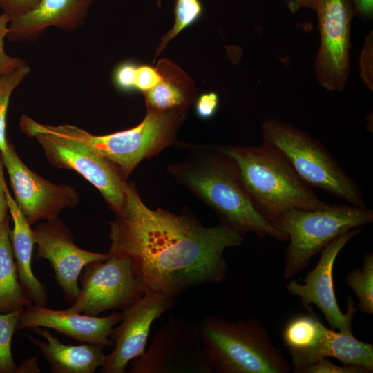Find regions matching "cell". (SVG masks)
Listing matches in <instances>:
<instances>
[{
  "instance_id": "obj_15",
  "label": "cell",
  "mask_w": 373,
  "mask_h": 373,
  "mask_svg": "<svg viewBox=\"0 0 373 373\" xmlns=\"http://www.w3.org/2000/svg\"><path fill=\"white\" fill-rule=\"evenodd\" d=\"M33 233L37 245L35 258H45L50 262L65 298L73 304L79 293L78 280L84 267L107 260L110 254L89 251L77 246L70 230L58 218L38 224Z\"/></svg>"
},
{
  "instance_id": "obj_6",
  "label": "cell",
  "mask_w": 373,
  "mask_h": 373,
  "mask_svg": "<svg viewBox=\"0 0 373 373\" xmlns=\"http://www.w3.org/2000/svg\"><path fill=\"white\" fill-rule=\"evenodd\" d=\"M373 221L365 207L332 204L317 210L291 209L271 224L289 240L283 277L290 278L305 269L312 258L343 233Z\"/></svg>"
},
{
  "instance_id": "obj_28",
  "label": "cell",
  "mask_w": 373,
  "mask_h": 373,
  "mask_svg": "<svg viewBox=\"0 0 373 373\" xmlns=\"http://www.w3.org/2000/svg\"><path fill=\"white\" fill-rule=\"evenodd\" d=\"M10 22V19L5 14L0 13V77L27 65L23 59L17 57H12L5 50L4 41L7 37Z\"/></svg>"
},
{
  "instance_id": "obj_5",
  "label": "cell",
  "mask_w": 373,
  "mask_h": 373,
  "mask_svg": "<svg viewBox=\"0 0 373 373\" xmlns=\"http://www.w3.org/2000/svg\"><path fill=\"white\" fill-rule=\"evenodd\" d=\"M186 115L187 110L159 112L146 109L144 119L136 126L103 135H95L68 124H44V127L86 144L114 164L128 178L140 162L150 159L175 142Z\"/></svg>"
},
{
  "instance_id": "obj_36",
  "label": "cell",
  "mask_w": 373,
  "mask_h": 373,
  "mask_svg": "<svg viewBox=\"0 0 373 373\" xmlns=\"http://www.w3.org/2000/svg\"><path fill=\"white\" fill-rule=\"evenodd\" d=\"M287 8L291 12H295L302 8H309L313 9L314 0H283Z\"/></svg>"
},
{
  "instance_id": "obj_25",
  "label": "cell",
  "mask_w": 373,
  "mask_h": 373,
  "mask_svg": "<svg viewBox=\"0 0 373 373\" xmlns=\"http://www.w3.org/2000/svg\"><path fill=\"white\" fill-rule=\"evenodd\" d=\"M175 22L172 28L164 35L157 48L154 61L169 42L201 17L203 7L200 0H176L174 6Z\"/></svg>"
},
{
  "instance_id": "obj_2",
  "label": "cell",
  "mask_w": 373,
  "mask_h": 373,
  "mask_svg": "<svg viewBox=\"0 0 373 373\" xmlns=\"http://www.w3.org/2000/svg\"><path fill=\"white\" fill-rule=\"evenodd\" d=\"M180 162L169 164L168 172L212 209L220 224L242 236L254 233L279 241L289 240L255 209L233 160L216 146H191Z\"/></svg>"
},
{
  "instance_id": "obj_21",
  "label": "cell",
  "mask_w": 373,
  "mask_h": 373,
  "mask_svg": "<svg viewBox=\"0 0 373 373\" xmlns=\"http://www.w3.org/2000/svg\"><path fill=\"white\" fill-rule=\"evenodd\" d=\"M156 68L161 79L143 93L146 109L159 112L188 110L198 97L193 79L169 59H160Z\"/></svg>"
},
{
  "instance_id": "obj_19",
  "label": "cell",
  "mask_w": 373,
  "mask_h": 373,
  "mask_svg": "<svg viewBox=\"0 0 373 373\" xmlns=\"http://www.w3.org/2000/svg\"><path fill=\"white\" fill-rule=\"evenodd\" d=\"M0 158V178L5 193L8 211L13 221L10 242L19 283L28 298L35 305L46 306L48 300L44 285L36 278L32 269L35 245L33 229L10 193Z\"/></svg>"
},
{
  "instance_id": "obj_9",
  "label": "cell",
  "mask_w": 373,
  "mask_h": 373,
  "mask_svg": "<svg viewBox=\"0 0 373 373\" xmlns=\"http://www.w3.org/2000/svg\"><path fill=\"white\" fill-rule=\"evenodd\" d=\"M129 373H213L198 322L169 316L148 349L129 363Z\"/></svg>"
},
{
  "instance_id": "obj_16",
  "label": "cell",
  "mask_w": 373,
  "mask_h": 373,
  "mask_svg": "<svg viewBox=\"0 0 373 373\" xmlns=\"http://www.w3.org/2000/svg\"><path fill=\"white\" fill-rule=\"evenodd\" d=\"M119 313L106 316H88L67 309H52L46 306L29 305L21 312L16 330L46 327L82 343L114 345L109 335L113 327L122 320Z\"/></svg>"
},
{
  "instance_id": "obj_37",
  "label": "cell",
  "mask_w": 373,
  "mask_h": 373,
  "mask_svg": "<svg viewBox=\"0 0 373 373\" xmlns=\"http://www.w3.org/2000/svg\"><path fill=\"white\" fill-rule=\"evenodd\" d=\"M8 211V207L7 204V201L3 191L2 182L0 178V224L4 220V219L8 216L7 212Z\"/></svg>"
},
{
  "instance_id": "obj_20",
  "label": "cell",
  "mask_w": 373,
  "mask_h": 373,
  "mask_svg": "<svg viewBox=\"0 0 373 373\" xmlns=\"http://www.w3.org/2000/svg\"><path fill=\"white\" fill-rule=\"evenodd\" d=\"M44 337L46 342L28 336V338L41 352L52 373H93L105 361L104 347L84 343L66 345L55 337L46 327L31 328Z\"/></svg>"
},
{
  "instance_id": "obj_27",
  "label": "cell",
  "mask_w": 373,
  "mask_h": 373,
  "mask_svg": "<svg viewBox=\"0 0 373 373\" xmlns=\"http://www.w3.org/2000/svg\"><path fill=\"white\" fill-rule=\"evenodd\" d=\"M22 310L0 313V373H15L17 371L18 367L12 357L11 343Z\"/></svg>"
},
{
  "instance_id": "obj_12",
  "label": "cell",
  "mask_w": 373,
  "mask_h": 373,
  "mask_svg": "<svg viewBox=\"0 0 373 373\" xmlns=\"http://www.w3.org/2000/svg\"><path fill=\"white\" fill-rule=\"evenodd\" d=\"M0 157L14 198L30 224L56 219L64 209L79 204V195L73 186L52 183L30 169L10 141L7 149L0 152Z\"/></svg>"
},
{
  "instance_id": "obj_8",
  "label": "cell",
  "mask_w": 373,
  "mask_h": 373,
  "mask_svg": "<svg viewBox=\"0 0 373 373\" xmlns=\"http://www.w3.org/2000/svg\"><path fill=\"white\" fill-rule=\"evenodd\" d=\"M19 127L28 137L37 140L52 165L77 172L99 191L115 213L119 211L128 182L114 164L82 142L51 132L26 115L20 117Z\"/></svg>"
},
{
  "instance_id": "obj_22",
  "label": "cell",
  "mask_w": 373,
  "mask_h": 373,
  "mask_svg": "<svg viewBox=\"0 0 373 373\" xmlns=\"http://www.w3.org/2000/svg\"><path fill=\"white\" fill-rule=\"evenodd\" d=\"M10 219L0 224V313L23 309L32 304L19 283L10 242Z\"/></svg>"
},
{
  "instance_id": "obj_35",
  "label": "cell",
  "mask_w": 373,
  "mask_h": 373,
  "mask_svg": "<svg viewBox=\"0 0 373 373\" xmlns=\"http://www.w3.org/2000/svg\"><path fill=\"white\" fill-rule=\"evenodd\" d=\"M354 15L365 21L373 17V0H352Z\"/></svg>"
},
{
  "instance_id": "obj_29",
  "label": "cell",
  "mask_w": 373,
  "mask_h": 373,
  "mask_svg": "<svg viewBox=\"0 0 373 373\" xmlns=\"http://www.w3.org/2000/svg\"><path fill=\"white\" fill-rule=\"evenodd\" d=\"M138 64L128 61L119 64L114 70L113 81L115 86L122 92L136 90V76Z\"/></svg>"
},
{
  "instance_id": "obj_34",
  "label": "cell",
  "mask_w": 373,
  "mask_h": 373,
  "mask_svg": "<svg viewBox=\"0 0 373 373\" xmlns=\"http://www.w3.org/2000/svg\"><path fill=\"white\" fill-rule=\"evenodd\" d=\"M39 0H0V7L10 21L32 10Z\"/></svg>"
},
{
  "instance_id": "obj_33",
  "label": "cell",
  "mask_w": 373,
  "mask_h": 373,
  "mask_svg": "<svg viewBox=\"0 0 373 373\" xmlns=\"http://www.w3.org/2000/svg\"><path fill=\"white\" fill-rule=\"evenodd\" d=\"M361 75L367 86L372 90V32L367 35L360 57Z\"/></svg>"
},
{
  "instance_id": "obj_18",
  "label": "cell",
  "mask_w": 373,
  "mask_h": 373,
  "mask_svg": "<svg viewBox=\"0 0 373 373\" xmlns=\"http://www.w3.org/2000/svg\"><path fill=\"white\" fill-rule=\"evenodd\" d=\"M294 372L317 361L332 357L343 365H355L373 371V345L356 338L352 332H336L321 323L318 334L307 348L290 352Z\"/></svg>"
},
{
  "instance_id": "obj_31",
  "label": "cell",
  "mask_w": 373,
  "mask_h": 373,
  "mask_svg": "<svg viewBox=\"0 0 373 373\" xmlns=\"http://www.w3.org/2000/svg\"><path fill=\"white\" fill-rule=\"evenodd\" d=\"M194 102L196 115L202 119H209L216 113L220 100L218 95L212 91L198 96Z\"/></svg>"
},
{
  "instance_id": "obj_10",
  "label": "cell",
  "mask_w": 373,
  "mask_h": 373,
  "mask_svg": "<svg viewBox=\"0 0 373 373\" xmlns=\"http://www.w3.org/2000/svg\"><path fill=\"white\" fill-rule=\"evenodd\" d=\"M83 269L79 295L68 308L72 312L98 316L111 309H124L145 293L125 258L110 254L107 260L92 262Z\"/></svg>"
},
{
  "instance_id": "obj_26",
  "label": "cell",
  "mask_w": 373,
  "mask_h": 373,
  "mask_svg": "<svg viewBox=\"0 0 373 373\" xmlns=\"http://www.w3.org/2000/svg\"><path fill=\"white\" fill-rule=\"evenodd\" d=\"M30 72V67L25 65L0 77V152L5 151L8 146L6 129L10 96Z\"/></svg>"
},
{
  "instance_id": "obj_3",
  "label": "cell",
  "mask_w": 373,
  "mask_h": 373,
  "mask_svg": "<svg viewBox=\"0 0 373 373\" xmlns=\"http://www.w3.org/2000/svg\"><path fill=\"white\" fill-rule=\"evenodd\" d=\"M216 146L233 160L254 207L270 223L291 209L317 210L331 205L318 198L272 144Z\"/></svg>"
},
{
  "instance_id": "obj_17",
  "label": "cell",
  "mask_w": 373,
  "mask_h": 373,
  "mask_svg": "<svg viewBox=\"0 0 373 373\" xmlns=\"http://www.w3.org/2000/svg\"><path fill=\"white\" fill-rule=\"evenodd\" d=\"M95 0H39L30 11L10 22L6 39L12 42L35 39L46 28L70 31L80 27Z\"/></svg>"
},
{
  "instance_id": "obj_11",
  "label": "cell",
  "mask_w": 373,
  "mask_h": 373,
  "mask_svg": "<svg viewBox=\"0 0 373 373\" xmlns=\"http://www.w3.org/2000/svg\"><path fill=\"white\" fill-rule=\"evenodd\" d=\"M320 46L314 62L318 83L328 91H341L350 73L352 0H314Z\"/></svg>"
},
{
  "instance_id": "obj_38",
  "label": "cell",
  "mask_w": 373,
  "mask_h": 373,
  "mask_svg": "<svg viewBox=\"0 0 373 373\" xmlns=\"http://www.w3.org/2000/svg\"><path fill=\"white\" fill-rule=\"evenodd\" d=\"M36 361L37 358H34L24 361V363L17 368V372H32L31 370H33L34 372H39V370L37 367Z\"/></svg>"
},
{
  "instance_id": "obj_1",
  "label": "cell",
  "mask_w": 373,
  "mask_h": 373,
  "mask_svg": "<svg viewBox=\"0 0 373 373\" xmlns=\"http://www.w3.org/2000/svg\"><path fill=\"white\" fill-rule=\"evenodd\" d=\"M109 222L108 253L126 258L145 292L175 298L188 289L226 277L224 251L244 236L221 224L204 226L187 212L149 208L127 182L122 208Z\"/></svg>"
},
{
  "instance_id": "obj_14",
  "label": "cell",
  "mask_w": 373,
  "mask_h": 373,
  "mask_svg": "<svg viewBox=\"0 0 373 373\" xmlns=\"http://www.w3.org/2000/svg\"><path fill=\"white\" fill-rule=\"evenodd\" d=\"M175 305V298L160 293L146 291L124 309L119 325L113 328L109 335L114 348L106 355L100 372H125L129 362L145 351L153 323Z\"/></svg>"
},
{
  "instance_id": "obj_32",
  "label": "cell",
  "mask_w": 373,
  "mask_h": 373,
  "mask_svg": "<svg viewBox=\"0 0 373 373\" xmlns=\"http://www.w3.org/2000/svg\"><path fill=\"white\" fill-rule=\"evenodd\" d=\"M161 76L157 68L147 64L138 65L136 76V90L145 93L155 87Z\"/></svg>"
},
{
  "instance_id": "obj_7",
  "label": "cell",
  "mask_w": 373,
  "mask_h": 373,
  "mask_svg": "<svg viewBox=\"0 0 373 373\" xmlns=\"http://www.w3.org/2000/svg\"><path fill=\"white\" fill-rule=\"evenodd\" d=\"M263 141L278 149L299 177L351 204L365 207L358 184L342 169L326 147L306 131L276 119L262 125Z\"/></svg>"
},
{
  "instance_id": "obj_4",
  "label": "cell",
  "mask_w": 373,
  "mask_h": 373,
  "mask_svg": "<svg viewBox=\"0 0 373 373\" xmlns=\"http://www.w3.org/2000/svg\"><path fill=\"white\" fill-rule=\"evenodd\" d=\"M212 372L287 373L290 365L255 318L236 322L208 315L198 322Z\"/></svg>"
},
{
  "instance_id": "obj_30",
  "label": "cell",
  "mask_w": 373,
  "mask_h": 373,
  "mask_svg": "<svg viewBox=\"0 0 373 373\" xmlns=\"http://www.w3.org/2000/svg\"><path fill=\"white\" fill-rule=\"evenodd\" d=\"M368 369L355 365H337L327 358H321L314 363L299 370L297 373H366Z\"/></svg>"
},
{
  "instance_id": "obj_24",
  "label": "cell",
  "mask_w": 373,
  "mask_h": 373,
  "mask_svg": "<svg viewBox=\"0 0 373 373\" xmlns=\"http://www.w3.org/2000/svg\"><path fill=\"white\" fill-rule=\"evenodd\" d=\"M347 285L354 291L360 310L373 314V254L363 256L361 268L352 269L346 276Z\"/></svg>"
},
{
  "instance_id": "obj_23",
  "label": "cell",
  "mask_w": 373,
  "mask_h": 373,
  "mask_svg": "<svg viewBox=\"0 0 373 373\" xmlns=\"http://www.w3.org/2000/svg\"><path fill=\"white\" fill-rule=\"evenodd\" d=\"M321 322L314 315L290 319L282 331V339L290 352L309 347L318 334Z\"/></svg>"
},
{
  "instance_id": "obj_13",
  "label": "cell",
  "mask_w": 373,
  "mask_h": 373,
  "mask_svg": "<svg viewBox=\"0 0 373 373\" xmlns=\"http://www.w3.org/2000/svg\"><path fill=\"white\" fill-rule=\"evenodd\" d=\"M361 230L350 229L334 239L322 249L316 266L307 274L303 284L292 280L285 287L290 294L300 298L304 307L309 309L310 305H315L332 329L344 333L352 332V322L357 308L349 296L346 313L341 311L334 294L333 268L339 252Z\"/></svg>"
}]
</instances>
